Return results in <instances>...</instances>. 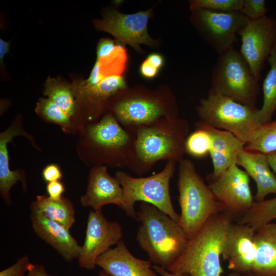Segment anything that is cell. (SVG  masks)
Wrapping results in <instances>:
<instances>
[{
	"mask_svg": "<svg viewBox=\"0 0 276 276\" xmlns=\"http://www.w3.org/2000/svg\"><path fill=\"white\" fill-rule=\"evenodd\" d=\"M238 35L241 40L240 52L259 80L265 61L276 45V18L266 16L248 20Z\"/></svg>",
	"mask_w": 276,
	"mask_h": 276,
	"instance_id": "12",
	"label": "cell"
},
{
	"mask_svg": "<svg viewBox=\"0 0 276 276\" xmlns=\"http://www.w3.org/2000/svg\"><path fill=\"white\" fill-rule=\"evenodd\" d=\"M33 264L31 263L27 255L23 256L9 267L2 270L0 276H25Z\"/></svg>",
	"mask_w": 276,
	"mask_h": 276,
	"instance_id": "33",
	"label": "cell"
},
{
	"mask_svg": "<svg viewBox=\"0 0 276 276\" xmlns=\"http://www.w3.org/2000/svg\"><path fill=\"white\" fill-rule=\"evenodd\" d=\"M146 60L153 66L158 70L163 66L164 63L163 56L157 53H152L149 55Z\"/></svg>",
	"mask_w": 276,
	"mask_h": 276,
	"instance_id": "39",
	"label": "cell"
},
{
	"mask_svg": "<svg viewBox=\"0 0 276 276\" xmlns=\"http://www.w3.org/2000/svg\"><path fill=\"white\" fill-rule=\"evenodd\" d=\"M43 95L70 117L76 113L78 105L71 85L59 79L49 76L44 84Z\"/></svg>",
	"mask_w": 276,
	"mask_h": 276,
	"instance_id": "26",
	"label": "cell"
},
{
	"mask_svg": "<svg viewBox=\"0 0 276 276\" xmlns=\"http://www.w3.org/2000/svg\"><path fill=\"white\" fill-rule=\"evenodd\" d=\"M178 163L177 186L180 214L178 223L190 239L210 218L224 211L197 172L194 163L186 159Z\"/></svg>",
	"mask_w": 276,
	"mask_h": 276,
	"instance_id": "4",
	"label": "cell"
},
{
	"mask_svg": "<svg viewBox=\"0 0 276 276\" xmlns=\"http://www.w3.org/2000/svg\"><path fill=\"white\" fill-rule=\"evenodd\" d=\"M10 42L6 41L0 38V64L1 67L4 66V58L7 53H9Z\"/></svg>",
	"mask_w": 276,
	"mask_h": 276,
	"instance_id": "40",
	"label": "cell"
},
{
	"mask_svg": "<svg viewBox=\"0 0 276 276\" xmlns=\"http://www.w3.org/2000/svg\"><path fill=\"white\" fill-rule=\"evenodd\" d=\"M96 265L111 276H157L152 262L133 256L122 240L100 255Z\"/></svg>",
	"mask_w": 276,
	"mask_h": 276,
	"instance_id": "19",
	"label": "cell"
},
{
	"mask_svg": "<svg viewBox=\"0 0 276 276\" xmlns=\"http://www.w3.org/2000/svg\"><path fill=\"white\" fill-rule=\"evenodd\" d=\"M276 219V197L255 201L249 210L237 222L247 224L255 230Z\"/></svg>",
	"mask_w": 276,
	"mask_h": 276,
	"instance_id": "27",
	"label": "cell"
},
{
	"mask_svg": "<svg viewBox=\"0 0 276 276\" xmlns=\"http://www.w3.org/2000/svg\"><path fill=\"white\" fill-rule=\"evenodd\" d=\"M267 61L270 68L263 83V102L255 114L256 120L261 125L271 121L276 110V45Z\"/></svg>",
	"mask_w": 276,
	"mask_h": 276,
	"instance_id": "25",
	"label": "cell"
},
{
	"mask_svg": "<svg viewBox=\"0 0 276 276\" xmlns=\"http://www.w3.org/2000/svg\"><path fill=\"white\" fill-rule=\"evenodd\" d=\"M46 190L48 197L50 199L58 200L63 197L62 195L65 191V188L61 182L55 181L48 183Z\"/></svg>",
	"mask_w": 276,
	"mask_h": 276,
	"instance_id": "36",
	"label": "cell"
},
{
	"mask_svg": "<svg viewBox=\"0 0 276 276\" xmlns=\"http://www.w3.org/2000/svg\"><path fill=\"white\" fill-rule=\"evenodd\" d=\"M151 12V9L129 14L109 10L103 14L102 19L96 20L94 23L98 30L109 33L122 43L142 52L141 44L153 47L156 43L147 30Z\"/></svg>",
	"mask_w": 276,
	"mask_h": 276,
	"instance_id": "14",
	"label": "cell"
},
{
	"mask_svg": "<svg viewBox=\"0 0 276 276\" xmlns=\"http://www.w3.org/2000/svg\"><path fill=\"white\" fill-rule=\"evenodd\" d=\"M116 47L114 41L110 39L100 40L97 47V60L110 54Z\"/></svg>",
	"mask_w": 276,
	"mask_h": 276,
	"instance_id": "35",
	"label": "cell"
},
{
	"mask_svg": "<svg viewBox=\"0 0 276 276\" xmlns=\"http://www.w3.org/2000/svg\"><path fill=\"white\" fill-rule=\"evenodd\" d=\"M228 276H256L251 273H237L231 272L228 274Z\"/></svg>",
	"mask_w": 276,
	"mask_h": 276,
	"instance_id": "43",
	"label": "cell"
},
{
	"mask_svg": "<svg viewBox=\"0 0 276 276\" xmlns=\"http://www.w3.org/2000/svg\"><path fill=\"white\" fill-rule=\"evenodd\" d=\"M192 20L208 44L219 55L233 47L248 19L240 12L192 10Z\"/></svg>",
	"mask_w": 276,
	"mask_h": 276,
	"instance_id": "11",
	"label": "cell"
},
{
	"mask_svg": "<svg viewBox=\"0 0 276 276\" xmlns=\"http://www.w3.org/2000/svg\"><path fill=\"white\" fill-rule=\"evenodd\" d=\"M234 221L225 212L212 216L189 239L182 253L167 270L190 276H221L223 244Z\"/></svg>",
	"mask_w": 276,
	"mask_h": 276,
	"instance_id": "2",
	"label": "cell"
},
{
	"mask_svg": "<svg viewBox=\"0 0 276 276\" xmlns=\"http://www.w3.org/2000/svg\"><path fill=\"white\" fill-rule=\"evenodd\" d=\"M35 110L44 120L60 126L64 131L67 132L72 129L71 117L50 99L40 98Z\"/></svg>",
	"mask_w": 276,
	"mask_h": 276,
	"instance_id": "29",
	"label": "cell"
},
{
	"mask_svg": "<svg viewBox=\"0 0 276 276\" xmlns=\"http://www.w3.org/2000/svg\"><path fill=\"white\" fill-rule=\"evenodd\" d=\"M108 109L126 129L151 123L163 118L178 117V108L170 91L124 90L110 101Z\"/></svg>",
	"mask_w": 276,
	"mask_h": 276,
	"instance_id": "5",
	"label": "cell"
},
{
	"mask_svg": "<svg viewBox=\"0 0 276 276\" xmlns=\"http://www.w3.org/2000/svg\"><path fill=\"white\" fill-rule=\"evenodd\" d=\"M136 216L141 222L137 243L150 261L168 269L182 253L189 239L177 221L151 204L142 202Z\"/></svg>",
	"mask_w": 276,
	"mask_h": 276,
	"instance_id": "3",
	"label": "cell"
},
{
	"mask_svg": "<svg viewBox=\"0 0 276 276\" xmlns=\"http://www.w3.org/2000/svg\"><path fill=\"white\" fill-rule=\"evenodd\" d=\"M126 130L134 137L127 167L137 174L147 173L160 160L179 163L186 153L189 125L183 119L163 118Z\"/></svg>",
	"mask_w": 276,
	"mask_h": 276,
	"instance_id": "1",
	"label": "cell"
},
{
	"mask_svg": "<svg viewBox=\"0 0 276 276\" xmlns=\"http://www.w3.org/2000/svg\"><path fill=\"white\" fill-rule=\"evenodd\" d=\"M86 145L89 159L95 166L127 167L131 156L133 134L107 112L97 122L87 125Z\"/></svg>",
	"mask_w": 276,
	"mask_h": 276,
	"instance_id": "6",
	"label": "cell"
},
{
	"mask_svg": "<svg viewBox=\"0 0 276 276\" xmlns=\"http://www.w3.org/2000/svg\"><path fill=\"white\" fill-rule=\"evenodd\" d=\"M195 127L203 128L211 137L209 153L213 171L209 176L216 177L232 165L236 164L238 153L245 145L238 138L230 132L215 128L199 121L196 123Z\"/></svg>",
	"mask_w": 276,
	"mask_h": 276,
	"instance_id": "20",
	"label": "cell"
},
{
	"mask_svg": "<svg viewBox=\"0 0 276 276\" xmlns=\"http://www.w3.org/2000/svg\"><path fill=\"white\" fill-rule=\"evenodd\" d=\"M122 236V228L118 222L108 221L102 211H90L84 242L78 258L79 266L87 270L94 269L97 259L112 245L117 244Z\"/></svg>",
	"mask_w": 276,
	"mask_h": 276,
	"instance_id": "13",
	"label": "cell"
},
{
	"mask_svg": "<svg viewBox=\"0 0 276 276\" xmlns=\"http://www.w3.org/2000/svg\"><path fill=\"white\" fill-rule=\"evenodd\" d=\"M269 165L276 177V152L266 155Z\"/></svg>",
	"mask_w": 276,
	"mask_h": 276,
	"instance_id": "42",
	"label": "cell"
},
{
	"mask_svg": "<svg viewBox=\"0 0 276 276\" xmlns=\"http://www.w3.org/2000/svg\"><path fill=\"white\" fill-rule=\"evenodd\" d=\"M71 86L78 106L80 104L85 109L89 124L98 122L104 115L111 99L127 89L124 77L119 75L108 76L96 85L78 81Z\"/></svg>",
	"mask_w": 276,
	"mask_h": 276,
	"instance_id": "15",
	"label": "cell"
},
{
	"mask_svg": "<svg viewBox=\"0 0 276 276\" xmlns=\"http://www.w3.org/2000/svg\"><path fill=\"white\" fill-rule=\"evenodd\" d=\"M140 73L142 76L147 79L154 78L158 74L159 70L145 60L141 65Z\"/></svg>",
	"mask_w": 276,
	"mask_h": 276,
	"instance_id": "37",
	"label": "cell"
},
{
	"mask_svg": "<svg viewBox=\"0 0 276 276\" xmlns=\"http://www.w3.org/2000/svg\"><path fill=\"white\" fill-rule=\"evenodd\" d=\"M211 139L206 130L196 127L195 130L188 135L186 141V152L196 158H201L210 152Z\"/></svg>",
	"mask_w": 276,
	"mask_h": 276,
	"instance_id": "30",
	"label": "cell"
},
{
	"mask_svg": "<svg viewBox=\"0 0 276 276\" xmlns=\"http://www.w3.org/2000/svg\"><path fill=\"white\" fill-rule=\"evenodd\" d=\"M256 257L251 274L276 276V223L263 225L255 231Z\"/></svg>",
	"mask_w": 276,
	"mask_h": 276,
	"instance_id": "22",
	"label": "cell"
},
{
	"mask_svg": "<svg viewBox=\"0 0 276 276\" xmlns=\"http://www.w3.org/2000/svg\"><path fill=\"white\" fill-rule=\"evenodd\" d=\"M31 226L35 234L66 261L78 259L81 246L67 229L38 212L31 209Z\"/></svg>",
	"mask_w": 276,
	"mask_h": 276,
	"instance_id": "18",
	"label": "cell"
},
{
	"mask_svg": "<svg viewBox=\"0 0 276 276\" xmlns=\"http://www.w3.org/2000/svg\"><path fill=\"white\" fill-rule=\"evenodd\" d=\"M255 231L237 221L230 225L223 244L222 258L231 272L251 273L256 253Z\"/></svg>",
	"mask_w": 276,
	"mask_h": 276,
	"instance_id": "16",
	"label": "cell"
},
{
	"mask_svg": "<svg viewBox=\"0 0 276 276\" xmlns=\"http://www.w3.org/2000/svg\"><path fill=\"white\" fill-rule=\"evenodd\" d=\"M80 202L95 211H101L104 205L110 204L123 210V189L116 177L108 173L106 166H95L89 172L87 189L81 197Z\"/></svg>",
	"mask_w": 276,
	"mask_h": 276,
	"instance_id": "17",
	"label": "cell"
},
{
	"mask_svg": "<svg viewBox=\"0 0 276 276\" xmlns=\"http://www.w3.org/2000/svg\"><path fill=\"white\" fill-rule=\"evenodd\" d=\"M152 268L160 275L162 276H190L188 274L177 273V272H171L168 271L166 269H164L159 266L154 265L152 266Z\"/></svg>",
	"mask_w": 276,
	"mask_h": 276,
	"instance_id": "41",
	"label": "cell"
},
{
	"mask_svg": "<svg viewBox=\"0 0 276 276\" xmlns=\"http://www.w3.org/2000/svg\"><path fill=\"white\" fill-rule=\"evenodd\" d=\"M244 148L266 155L276 152V120L271 121L258 127Z\"/></svg>",
	"mask_w": 276,
	"mask_h": 276,
	"instance_id": "28",
	"label": "cell"
},
{
	"mask_svg": "<svg viewBox=\"0 0 276 276\" xmlns=\"http://www.w3.org/2000/svg\"><path fill=\"white\" fill-rule=\"evenodd\" d=\"M268 11L264 0H244L240 12L249 20L264 17Z\"/></svg>",
	"mask_w": 276,
	"mask_h": 276,
	"instance_id": "32",
	"label": "cell"
},
{
	"mask_svg": "<svg viewBox=\"0 0 276 276\" xmlns=\"http://www.w3.org/2000/svg\"><path fill=\"white\" fill-rule=\"evenodd\" d=\"M47 218L51 219L70 229L75 222V211L72 202L63 197L54 200L46 195H37L30 205Z\"/></svg>",
	"mask_w": 276,
	"mask_h": 276,
	"instance_id": "24",
	"label": "cell"
},
{
	"mask_svg": "<svg viewBox=\"0 0 276 276\" xmlns=\"http://www.w3.org/2000/svg\"><path fill=\"white\" fill-rule=\"evenodd\" d=\"M244 0H193L190 1L191 10L205 9L219 12H240Z\"/></svg>",
	"mask_w": 276,
	"mask_h": 276,
	"instance_id": "31",
	"label": "cell"
},
{
	"mask_svg": "<svg viewBox=\"0 0 276 276\" xmlns=\"http://www.w3.org/2000/svg\"><path fill=\"white\" fill-rule=\"evenodd\" d=\"M99 276H111L110 274H109L108 273H107L106 271H105L103 270H102L99 274Z\"/></svg>",
	"mask_w": 276,
	"mask_h": 276,
	"instance_id": "44",
	"label": "cell"
},
{
	"mask_svg": "<svg viewBox=\"0 0 276 276\" xmlns=\"http://www.w3.org/2000/svg\"><path fill=\"white\" fill-rule=\"evenodd\" d=\"M43 180L47 183L59 181L62 177V173L59 167L56 164L47 165L42 172Z\"/></svg>",
	"mask_w": 276,
	"mask_h": 276,
	"instance_id": "34",
	"label": "cell"
},
{
	"mask_svg": "<svg viewBox=\"0 0 276 276\" xmlns=\"http://www.w3.org/2000/svg\"><path fill=\"white\" fill-rule=\"evenodd\" d=\"M236 165L241 166L256 184L255 201L265 199L270 194H276V177L265 154L242 149L238 153Z\"/></svg>",
	"mask_w": 276,
	"mask_h": 276,
	"instance_id": "21",
	"label": "cell"
},
{
	"mask_svg": "<svg viewBox=\"0 0 276 276\" xmlns=\"http://www.w3.org/2000/svg\"><path fill=\"white\" fill-rule=\"evenodd\" d=\"M23 134L27 135L15 125H11L0 134V192L3 199L9 204H11L9 192L12 187L18 180L22 182L24 188H26V184L25 176L21 172L11 171L9 168L7 144L14 136Z\"/></svg>",
	"mask_w": 276,
	"mask_h": 276,
	"instance_id": "23",
	"label": "cell"
},
{
	"mask_svg": "<svg viewBox=\"0 0 276 276\" xmlns=\"http://www.w3.org/2000/svg\"><path fill=\"white\" fill-rule=\"evenodd\" d=\"M257 109L211 90L196 108L200 122L230 132L244 145L261 125L255 117Z\"/></svg>",
	"mask_w": 276,
	"mask_h": 276,
	"instance_id": "7",
	"label": "cell"
},
{
	"mask_svg": "<svg viewBox=\"0 0 276 276\" xmlns=\"http://www.w3.org/2000/svg\"><path fill=\"white\" fill-rule=\"evenodd\" d=\"M207 179L209 188L223 211L235 219L243 216L255 202L249 176L236 164L216 177L208 175Z\"/></svg>",
	"mask_w": 276,
	"mask_h": 276,
	"instance_id": "10",
	"label": "cell"
},
{
	"mask_svg": "<svg viewBox=\"0 0 276 276\" xmlns=\"http://www.w3.org/2000/svg\"><path fill=\"white\" fill-rule=\"evenodd\" d=\"M176 163L167 162L161 171L148 177H133L123 171L116 172L115 177L124 191L123 210L128 216L137 220L134 204L136 201H142L154 205L178 222L179 215L174 209L169 189Z\"/></svg>",
	"mask_w": 276,
	"mask_h": 276,
	"instance_id": "8",
	"label": "cell"
},
{
	"mask_svg": "<svg viewBox=\"0 0 276 276\" xmlns=\"http://www.w3.org/2000/svg\"><path fill=\"white\" fill-rule=\"evenodd\" d=\"M210 90L255 106L260 86L240 52L232 47L219 55L212 71Z\"/></svg>",
	"mask_w": 276,
	"mask_h": 276,
	"instance_id": "9",
	"label": "cell"
},
{
	"mask_svg": "<svg viewBox=\"0 0 276 276\" xmlns=\"http://www.w3.org/2000/svg\"><path fill=\"white\" fill-rule=\"evenodd\" d=\"M26 276H56L49 274L43 266L40 264H33L28 271Z\"/></svg>",
	"mask_w": 276,
	"mask_h": 276,
	"instance_id": "38",
	"label": "cell"
}]
</instances>
